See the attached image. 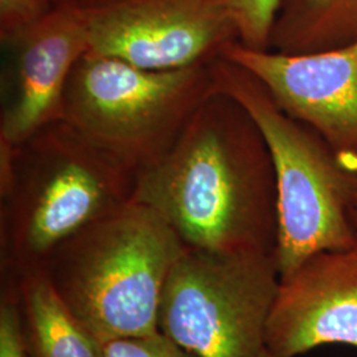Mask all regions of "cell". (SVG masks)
I'll use <instances>...</instances> for the list:
<instances>
[{"label":"cell","instance_id":"6da1fadb","mask_svg":"<svg viewBox=\"0 0 357 357\" xmlns=\"http://www.w3.org/2000/svg\"><path fill=\"white\" fill-rule=\"evenodd\" d=\"M132 200L162 217L187 248L275 253V171L241 103L213 93L174 147L135 178Z\"/></svg>","mask_w":357,"mask_h":357},{"label":"cell","instance_id":"7a4b0ae2","mask_svg":"<svg viewBox=\"0 0 357 357\" xmlns=\"http://www.w3.org/2000/svg\"><path fill=\"white\" fill-rule=\"evenodd\" d=\"M135 175L64 119L19 144L0 139L1 264L43 270L79 231L132 200Z\"/></svg>","mask_w":357,"mask_h":357},{"label":"cell","instance_id":"3957f363","mask_svg":"<svg viewBox=\"0 0 357 357\" xmlns=\"http://www.w3.org/2000/svg\"><path fill=\"white\" fill-rule=\"evenodd\" d=\"M185 249L162 217L131 200L60 246L43 270L105 344L159 332L163 290Z\"/></svg>","mask_w":357,"mask_h":357},{"label":"cell","instance_id":"277c9868","mask_svg":"<svg viewBox=\"0 0 357 357\" xmlns=\"http://www.w3.org/2000/svg\"><path fill=\"white\" fill-rule=\"evenodd\" d=\"M217 91L252 115L271 153L278 205L275 259L287 278L307 258L356 245L351 206L357 169L318 131L283 112L264 82L224 57L212 61Z\"/></svg>","mask_w":357,"mask_h":357},{"label":"cell","instance_id":"5b68a950","mask_svg":"<svg viewBox=\"0 0 357 357\" xmlns=\"http://www.w3.org/2000/svg\"><path fill=\"white\" fill-rule=\"evenodd\" d=\"M216 91L212 61L150 70L86 53L68 79L61 119L137 178L174 147Z\"/></svg>","mask_w":357,"mask_h":357},{"label":"cell","instance_id":"8992f818","mask_svg":"<svg viewBox=\"0 0 357 357\" xmlns=\"http://www.w3.org/2000/svg\"><path fill=\"white\" fill-rule=\"evenodd\" d=\"M280 280L275 253L187 248L168 275L159 331L193 357H262Z\"/></svg>","mask_w":357,"mask_h":357},{"label":"cell","instance_id":"52a82bcc","mask_svg":"<svg viewBox=\"0 0 357 357\" xmlns=\"http://www.w3.org/2000/svg\"><path fill=\"white\" fill-rule=\"evenodd\" d=\"M88 53L150 70L213 61L238 41L225 0H77Z\"/></svg>","mask_w":357,"mask_h":357},{"label":"cell","instance_id":"ba28073f","mask_svg":"<svg viewBox=\"0 0 357 357\" xmlns=\"http://www.w3.org/2000/svg\"><path fill=\"white\" fill-rule=\"evenodd\" d=\"M221 57L258 77L283 112L318 131L357 169V43L332 51L283 54L234 41Z\"/></svg>","mask_w":357,"mask_h":357},{"label":"cell","instance_id":"9c48e42d","mask_svg":"<svg viewBox=\"0 0 357 357\" xmlns=\"http://www.w3.org/2000/svg\"><path fill=\"white\" fill-rule=\"evenodd\" d=\"M324 344L357 347V243L311 255L280 280L266 349L296 357Z\"/></svg>","mask_w":357,"mask_h":357},{"label":"cell","instance_id":"30bf717a","mask_svg":"<svg viewBox=\"0 0 357 357\" xmlns=\"http://www.w3.org/2000/svg\"><path fill=\"white\" fill-rule=\"evenodd\" d=\"M4 45L13 52V94L1 110L0 139L19 144L63 118L68 79L89 48L78 1L56 0Z\"/></svg>","mask_w":357,"mask_h":357},{"label":"cell","instance_id":"8fae6325","mask_svg":"<svg viewBox=\"0 0 357 357\" xmlns=\"http://www.w3.org/2000/svg\"><path fill=\"white\" fill-rule=\"evenodd\" d=\"M17 280L31 357H105V344L77 318L44 270Z\"/></svg>","mask_w":357,"mask_h":357},{"label":"cell","instance_id":"7c38bea8","mask_svg":"<svg viewBox=\"0 0 357 357\" xmlns=\"http://www.w3.org/2000/svg\"><path fill=\"white\" fill-rule=\"evenodd\" d=\"M357 43V0H281L270 51L310 54Z\"/></svg>","mask_w":357,"mask_h":357},{"label":"cell","instance_id":"4fadbf2b","mask_svg":"<svg viewBox=\"0 0 357 357\" xmlns=\"http://www.w3.org/2000/svg\"><path fill=\"white\" fill-rule=\"evenodd\" d=\"M238 41L255 51L270 50V35L281 0H225Z\"/></svg>","mask_w":357,"mask_h":357},{"label":"cell","instance_id":"5bb4252c","mask_svg":"<svg viewBox=\"0 0 357 357\" xmlns=\"http://www.w3.org/2000/svg\"><path fill=\"white\" fill-rule=\"evenodd\" d=\"M0 357H31L26 344V331L20 295L16 287L7 286L0 302Z\"/></svg>","mask_w":357,"mask_h":357},{"label":"cell","instance_id":"9a60e30c","mask_svg":"<svg viewBox=\"0 0 357 357\" xmlns=\"http://www.w3.org/2000/svg\"><path fill=\"white\" fill-rule=\"evenodd\" d=\"M105 357H193L163 332L105 343Z\"/></svg>","mask_w":357,"mask_h":357},{"label":"cell","instance_id":"2e32d148","mask_svg":"<svg viewBox=\"0 0 357 357\" xmlns=\"http://www.w3.org/2000/svg\"><path fill=\"white\" fill-rule=\"evenodd\" d=\"M53 6L52 0H0V40L7 44Z\"/></svg>","mask_w":357,"mask_h":357},{"label":"cell","instance_id":"e0dca14e","mask_svg":"<svg viewBox=\"0 0 357 357\" xmlns=\"http://www.w3.org/2000/svg\"><path fill=\"white\" fill-rule=\"evenodd\" d=\"M351 222H352L357 241V190L355 197H354V202H352V206H351Z\"/></svg>","mask_w":357,"mask_h":357},{"label":"cell","instance_id":"ac0fdd59","mask_svg":"<svg viewBox=\"0 0 357 357\" xmlns=\"http://www.w3.org/2000/svg\"><path fill=\"white\" fill-rule=\"evenodd\" d=\"M262 357H275L273 354H270L268 352V349H265V352H264V355H262Z\"/></svg>","mask_w":357,"mask_h":357},{"label":"cell","instance_id":"d6986e66","mask_svg":"<svg viewBox=\"0 0 357 357\" xmlns=\"http://www.w3.org/2000/svg\"><path fill=\"white\" fill-rule=\"evenodd\" d=\"M52 1H53V3H54V1H56V0H52Z\"/></svg>","mask_w":357,"mask_h":357}]
</instances>
